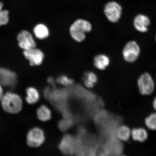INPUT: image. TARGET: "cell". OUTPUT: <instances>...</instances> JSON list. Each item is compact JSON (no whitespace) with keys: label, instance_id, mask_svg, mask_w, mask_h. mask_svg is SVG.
<instances>
[{"label":"cell","instance_id":"obj_23","mask_svg":"<svg viewBox=\"0 0 156 156\" xmlns=\"http://www.w3.org/2000/svg\"><path fill=\"white\" fill-rule=\"evenodd\" d=\"M48 82L49 83L51 84L52 86H55L54 81L53 78L50 77L48 78Z\"/></svg>","mask_w":156,"mask_h":156},{"label":"cell","instance_id":"obj_14","mask_svg":"<svg viewBox=\"0 0 156 156\" xmlns=\"http://www.w3.org/2000/svg\"><path fill=\"white\" fill-rule=\"evenodd\" d=\"M37 114L39 119L42 122L48 121L51 118V111L44 105H42L38 109Z\"/></svg>","mask_w":156,"mask_h":156},{"label":"cell","instance_id":"obj_26","mask_svg":"<svg viewBox=\"0 0 156 156\" xmlns=\"http://www.w3.org/2000/svg\"><path fill=\"white\" fill-rule=\"evenodd\" d=\"M4 4L2 2L0 1V10L3 9Z\"/></svg>","mask_w":156,"mask_h":156},{"label":"cell","instance_id":"obj_11","mask_svg":"<svg viewBox=\"0 0 156 156\" xmlns=\"http://www.w3.org/2000/svg\"><path fill=\"white\" fill-rule=\"evenodd\" d=\"M93 63L97 69L102 71L106 69L110 66V58L106 54H98L94 58Z\"/></svg>","mask_w":156,"mask_h":156},{"label":"cell","instance_id":"obj_17","mask_svg":"<svg viewBox=\"0 0 156 156\" xmlns=\"http://www.w3.org/2000/svg\"><path fill=\"white\" fill-rule=\"evenodd\" d=\"M73 144V139L71 136L66 135L64 136L58 146V147L63 153H69Z\"/></svg>","mask_w":156,"mask_h":156},{"label":"cell","instance_id":"obj_9","mask_svg":"<svg viewBox=\"0 0 156 156\" xmlns=\"http://www.w3.org/2000/svg\"><path fill=\"white\" fill-rule=\"evenodd\" d=\"M17 81V76L14 72L7 68L0 67V84L2 86L14 87Z\"/></svg>","mask_w":156,"mask_h":156},{"label":"cell","instance_id":"obj_18","mask_svg":"<svg viewBox=\"0 0 156 156\" xmlns=\"http://www.w3.org/2000/svg\"><path fill=\"white\" fill-rule=\"evenodd\" d=\"M117 134L120 139L123 141H126L129 140L131 135V131L128 126H122L119 128Z\"/></svg>","mask_w":156,"mask_h":156},{"label":"cell","instance_id":"obj_24","mask_svg":"<svg viewBox=\"0 0 156 156\" xmlns=\"http://www.w3.org/2000/svg\"><path fill=\"white\" fill-rule=\"evenodd\" d=\"M2 86L0 84V101H1L3 96V90Z\"/></svg>","mask_w":156,"mask_h":156},{"label":"cell","instance_id":"obj_7","mask_svg":"<svg viewBox=\"0 0 156 156\" xmlns=\"http://www.w3.org/2000/svg\"><path fill=\"white\" fill-rule=\"evenodd\" d=\"M17 40L19 47L23 50L36 48V43L34 37L28 30H21L17 34Z\"/></svg>","mask_w":156,"mask_h":156},{"label":"cell","instance_id":"obj_6","mask_svg":"<svg viewBox=\"0 0 156 156\" xmlns=\"http://www.w3.org/2000/svg\"><path fill=\"white\" fill-rule=\"evenodd\" d=\"M27 142L28 145L32 147H37L42 145L45 141L44 133L38 127L31 129L27 135Z\"/></svg>","mask_w":156,"mask_h":156},{"label":"cell","instance_id":"obj_15","mask_svg":"<svg viewBox=\"0 0 156 156\" xmlns=\"http://www.w3.org/2000/svg\"><path fill=\"white\" fill-rule=\"evenodd\" d=\"M27 96L26 99L29 104H34L38 102L40 95L37 89L33 87H29L27 89Z\"/></svg>","mask_w":156,"mask_h":156},{"label":"cell","instance_id":"obj_1","mask_svg":"<svg viewBox=\"0 0 156 156\" xmlns=\"http://www.w3.org/2000/svg\"><path fill=\"white\" fill-rule=\"evenodd\" d=\"M93 25L88 20L79 19L72 23L69 28V33L71 37L75 42L81 43L86 38V34L90 32Z\"/></svg>","mask_w":156,"mask_h":156},{"label":"cell","instance_id":"obj_3","mask_svg":"<svg viewBox=\"0 0 156 156\" xmlns=\"http://www.w3.org/2000/svg\"><path fill=\"white\" fill-rule=\"evenodd\" d=\"M140 53V48L135 41L127 43L122 50V56L125 61L129 63H134L138 59Z\"/></svg>","mask_w":156,"mask_h":156},{"label":"cell","instance_id":"obj_8","mask_svg":"<svg viewBox=\"0 0 156 156\" xmlns=\"http://www.w3.org/2000/svg\"><path fill=\"white\" fill-rule=\"evenodd\" d=\"M23 54L31 66H40L43 62L44 54L40 49L35 48L23 50Z\"/></svg>","mask_w":156,"mask_h":156},{"label":"cell","instance_id":"obj_13","mask_svg":"<svg viewBox=\"0 0 156 156\" xmlns=\"http://www.w3.org/2000/svg\"><path fill=\"white\" fill-rule=\"evenodd\" d=\"M131 136L134 141L141 142H145L148 137L147 131L142 128L133 129L131 131Z\"/></svg>","mask_w":156,"mask_h":156},{"label":"cell","instance_id":"obj_4","mask_svg":"<svg viewBox=\"0 0 156 156\" xmlns=\"http://www.w3.org/2000/svg\"><path fill=\"white\" fill-rule=\"evenodd\" d=\"M137 84L139 92L143 95L152 94L155 88V83L153 78L149 73L142 74L138 78Z\"/></svg>","mask_w":156,"mask_h":156},{"label":"cell","instance_id":"obj_12","mask_svg":"<svg viewBox=\"0 0 156 156\" xmlns=\"http://www.w3.org/2000/svg\"><path fill=\"white\" fill-rule=\"evenodd\" d=\"M34 33L35 37L39 40H44L48 38L50 34L49 30L47 27L41 23L34 27Z\"/></svg>","mask_w":156,"mask_h":156},{"label":"cell","instance_id":"obj_27","mask_svg":"<svg viewBox=\"0 0 156 156\" xmlns=\"http://www.w3.org/2000/svg\"><path fill=\"white\" fill-rule=\"evenodd\" d=\"M155 39H156V38H155Z\"/></svg>","mask_w":156,"mask_h":156},{"label":"cell","instance_id":"obj_10","mask_svg":"<svg viewBox=\"0 0 156 156\" xmlns=\"http://www.w3.org/2000/svg\"><path fill=\"white\" fill-rule=\"evenodd\" d=\"M150 23L151 21L149 17L142 14L136 16L133 20L134 28L138 32L142 33L147 32L148 27L149 26Z\"/></svg>","mask_w":156,"mask_h":156},{"label":"cell","instance_id":"obj_16","mask_svg":"<svg viewBox=\"0 0 156 156\" xmlns=\"http://www.w3.org/2000/svg\"><path fill=\"white\" fill-rule=\"evenodd\" d=\"M98 81L97 76L93 72H87L84 75L83 83L85 86L92 88Z\"/></svg>","mask_w":156,"mask_h":156},{"label":"cell","instance_id":"obj_19","mask_svg":"<svg viewBox=\"0 0 156 156\" xmlns=\"http://www.w3.org/2000/svg\"><path fill=\"white\" fill-rule=\"evenodd\" d=\"M145 125L149 129L156 130V113H153L146 118L145 120Z\"/></svg>","mask_w":156,"mask_h":156},{"label":"cell","instance_id":"obj_22","mask_svg":"<svg viewBox=\"0 0 156 156\" xmlns=\"http://www.w3.org/2000/svg\"><path fill=\"white\" fill-rule=\"evenodd\" d=\"M51 93V91L49 88L47 87L45 89H44V95L47 99H48L49 97L50 94Z\"/></svg>","mask_w":156,"mask_h":156},{"label":"cell","instance_id":"obj_25","mask_svg":"<svg viewBox=\"0 0 156 156\" xmlns=\"http://www.w3.org/2000/svg\"><path fill=\"white\" fill-rule=\"evenodd\" d=\"M153 105L154 108L156 111V97L153 101Z\"/></svg>","mask_w":156,"mask_h":156},{"label":"cell","instance_id":"obj_2","mask_svg":"<svg viewBox=\"0 0 156 156\" xmlns=\"http://www.w3.org/2000/svg\"><path fill=\"white\" fill-rule=\"evenodd\" d=\"M1 101L3 110L8 113L17 114L22 109V99L16 94L10 92L5 93L3 95Z\"/></svg>","mask_w":156,"mask_h":156},{"label":"cell","instance_id":"obj_21","mask_svg":"<svg viewBox=\"0 0 156 156\" xmlns=\"http://www.w3.org/2000/svg\"><path fill=\"white\" fill-rule=\"evenodd\" d=\"M56 82L63 85L69 86L72 85L74 81L73 79L67 77V76L62 75L57 78Z\"/></svg>","mask_w":156,"mask_h":156},{"label":"cell","instance_id":"obj_20","mask_svg":"<svg viewBox=\"0 0 156 156\" xmlns=\"http://www.w3.org/2000/svg\"><path fill=\"white\" fill-rule=\"evenodd\" d=\"M9 21V12L7 10H0V27L6 25Z\"/></svg>","mask_w":156,"mask_h":156},{"label":"cell","instance_id":"obj_5","mask_svg":"<svg viewBox=\"0 0 156 156\" xmlns=\"http://www.w3.org/2000/svg\"><path fill=\"white\" fill-rule=\"evenodd\" d=\"M122 7L118 3L115 2H111L105 5L104 14L107 20L112 23L119 22L121 17Z\"/></svg>","mask_w":156,"mask_h":156}]
</instances>
